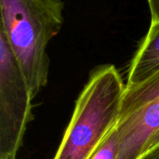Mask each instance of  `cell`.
<instances>
[{
	"label": "cell",
	"instance_id": "1",
	"mask_svg": "<svg viewBox=\"0 0 159 159\" xmlns=\"http://www.w3.org/2000/svg\"><path fill=\"white\" fill-rule=\"evenodd\" d=\"M62 0H0L1 26L33 98L48 83L47 48L62 27Z\"/></svg>",
	"mask_w": 159,
	"mask_h": 159
},
{
	"label": "cell",
	"instance_id": "2",
	"mask_svg": "<svg viewBox=\"0 0 159 159\" xmlns=\"http://www.w3.org/2000/svg\"><path fill=\"white\" fill-rule=\"evenodd\" d=\"M125 87L114 65H102L91 73L53 159L90 157L116 127Z\"/></svg>",
	"mask_w": 159,
	"mask_h": 159
},
{
	"label": "cell",
	"instance_id": "3",
	"mask_svg": "<svg viewBox=\"0 0 159 159\" xmlns=\"http://www.w3.org/2000/svg\"><path fill=\"white\" fill-rule=\"evenodd\" d=\"M33 99L8 41L0 31V159H16L32 119Z\"/></svg>",
	"mask_w": 159,
	"mask_h": 159
},
{
	"label": "cell",
	"instance_id": "4",
	"mask_svg": "<svg viewBox=\"0 0 159 159\" xmlns=\"http://www.w3.org/2000/svg\"><path fill=\"white\" fill-rule=\"evenodd\" d=\"M118 159H143L159 132V73L132 86H126L116 127Z\"/></svg>",
	"mask_w": 159,
	"mask_h": 159
},
{
	"label": "cell",
	"instance_id": "5",
	"mask_svg": "<svg viewBox=\"0 0 159 159\" xmlns=\"http://www.w3.org/2000/svg\"><path fill=\"white\" fill-rule=\"evenodd\" d=\"M159 73V21L151 26L140 43L129 68L126 86L142 83Z\"/></svg>",
	"mask_w": 159,
	"mask_h": 159
},
{
	"label": "cell",
	"instance_id": "6",
	"mask_svg": "<svg viewBox=\"0 0 159 159\" xmlns=\"http://www.w3.org/2000/svg\"><path fill=\"white\" fill-rule=\"evenodd\" d=\"M119 140L115 128L102 141L89 159H118Z\"/></svg>",
	"mask_w": 159,
	"mask_h": 159
},
{
	"label": "cell",
	"instance_id": "7",
	"mask_svg": "<svg viewBox=\"0 0 159 159\" xmlns=\"http://www.w3.org/2000/svg\"><path fill=\"white\" fill-rule=\"evenodd\" d=\"M150 13L151 22L159 21V0H147Z\"/></svg>",
	"mask_w": 159,
	"mask_h": 159
},
{
	"label": "cell",
	"instance_id": "8",
	"mask_svg": "<svg viewBox=\"0 0 159 159\" xmlns=\"http://www.w3.org/2000/svg\"><path fill=\"white\" fill-rule=\"evenodd\" d=\"M157 149H159V132L157 133V135L154 138V140L152 141V143L149 144L148 148H147V151H146V154H145V157H148L149 155L155 153Z\"/></svg>",
	"mask_w": 159,
	"mask_h": 159
},
{
	"label": "cell",
	"instance_id": "9",
	"mask_svg": "<svg viewBox=\"0 0 159 159\" xmlns=\"http://www.w3.org/2000/svg\"><path fill=\"white\" fill-rule=\"evenodd\" d=\"M143 159H159V149H157L155 153L149 155L148 157H144Z\"/></svg>",
	"mask_w": 159,
	"mask_h": 159
}]
</instances>
